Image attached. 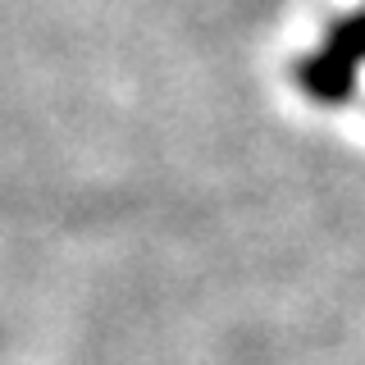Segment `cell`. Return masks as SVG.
Listing matches in <instances>:
<instances>
[{
	"instance_id": "obj_1",
	"label": "cell",
	"mask_w": 365,
	"mask_h": 365,
	"mask_svg": "<svg viewBox=\"0 0 365 365\" xmlns=\"http://www.w3.org/2000/svg\"><path fill=\"white\" fill-rule=\"evenodd\" d=\"M361 64H365V9L351 14V19H342L311 60L297 64V83L311 91L315 101H329V106H334V101L351 96Z\"/></svg>"
}]
</instances>
